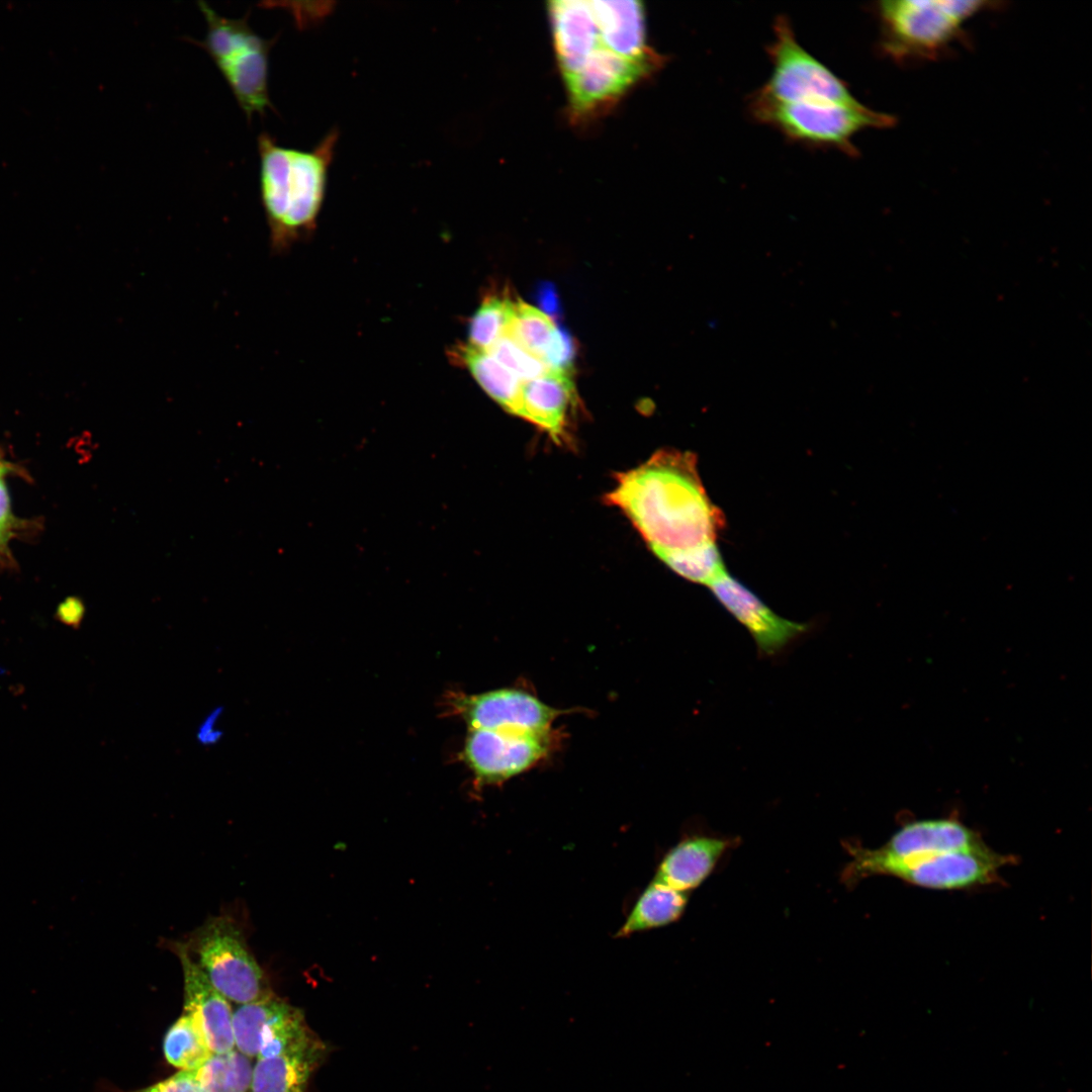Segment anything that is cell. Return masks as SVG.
<instances>
[{
    "mask_svg": "<svg viewBox=\"0 0 1092 1092\" xmlns=\"http://www.w3.org/2000/svg\"><path fill=\"white\" fill-rule=\"evenodd\" d=\"M605 500L631 521L653 549H685L716 539L724 516L701 481L697 456L661 449L621 472Z\"/></svg>",
    "mask_w": 1092,
    "mask_h": 1092,
    "instance_id": "cell-1",
    "label": "cell"
},
{
    "mask_svg": "<svg viewBox=\"0 0 1092 1092\" xmlns=\"http://www.w3.org/2000/svg\"><path fill=\"white\" fill-rule=\"evenodd\" d=\"M338 139L332 129L312 150L302 151L280 146L268 132L259 134L260 198L275 251L315 230Z\"/></svg>",
    "mask_w": 1092,
    "mask_h": 1092,
    "instance_id": "cell-2",
    "label": "cell"
},
{
    "mask_svg": "<svg viewBox=\"0 0 1092 1092\" xmlns=\"http://www.w3.org/2000/svg\"><path fill=\"white\" fill-rule=\"evenodd\" d=\"M842 845L850 856L841 872V882L847 888L872 876H890L928 889H967L995 882L999 870L1014 858L991 847L970 852L923 847L886 855L857 841Z\"/></svg>",
    "mask_w": 1092,
    "mask_h": 1092,
    "instance_id": "cell-3",
    "label": "cell"
},
{
    "mask_svg": "<svg viewBox=\"0 0 1092 1092\" xmlns=\"http://www.w3.org/2000/svg\"><path fill=\"white\" fill-rule=\"evenodd\" d=\"M748 109L752 118L770 126L792 143L838 150L857 155L852 139L868 128L891 126L892 115L875 111L859 101L853 103H784L751 95Z\"/></svg>",
    "mask_w": 1092,
    "mask_h": 1092,
    "instance_id": "cell-4",
    "label": "cell"
},
{
    "mask_svg": "<svg viewBox=\"0 0 1092 1092\" xmlns=\"http://www.w3.org/2000/svg\"><path fill=\"white\" fill-rule=\"evenodd\" d=\"M197 5L207 24L199 46L224 78L248 120L254 114L274 109L268 87L269 54L274 39L263 38L254 31L248 15L228 18L203 1Z\"/></svg>",
    "mask_w": 1092,
    "mask_h": 1092,
    "instance_id": "cell-5",
    "label": "cell"
},
{
    "mask_svg": "<svg viewBox=\"0 0 1092 1092\" xmlns=\"http://www.w3.org/2000/svg\"><path fill=\"white\" fill-rule=\"evenodd\" d=\"M593 15L586 39L573 59L559 68L570 114L576 121L604 113L662 65L637 61L613 50L602 36L594 11Z\"/></svg>",
    "mask_w": 1092,
    "mask_h": 1092,
    "instance_id": "cell-6",
    "label": "cell"
},
{
    "mask_svg": "<svg viewBox=\"0 0 1092 1092\" xmlns=\"http://www.w3.org/2000/svg\"><path fill=\"white\" fill-rule=\"evenodd\" d=\"M986 1L891 0L876 7L881 48L896 60L930 58L954 40L965 22L985 9Z\"/></svg>",
    "mask_w": 1092,
    "mask_h": 1092,
    "instance_id": "cell-7",
    "label": "cell"
},
{
    "mask_svg": "<svg viewBox=\"0 0 1092 1092\" xmlns=\"http://www.w3.org/2000/svg\"><path fill=\"white\" fill-rule=\"evenodd\" d=\"M180 942L192 962L230 1002L241 1005L272 992L243 929L230 916L209 917L186 941Z\"/></svg>",
    "mask_w": 1092,
    "mask_h": 1092,
    "instance_id": "cell-8",
    "label": "cell"
},
{
    "mask_svg": "<svg viewBox=\"0 0 1092 1092\" xmlns=\"http://www.w3.org/2000/svg\"><path fill=\"white\" fill-rule=\"evenodd\" d=\"M766 53L771 72L753 95L784 103L858 101L843 80L799 43L787 16L776 18Z\"/></svg>",
    "mask_w": 1092,
    "mask_h": 1092,
    "instance_id": "cell-9",
    "label": "cell"
},
{
    "mask_svg": "<svg viewBox=\"0 0 1092 1092\" xmlns=\"http://www.w3.org/2000/svg\"><path fill=\"white\" fill-rule=\"evenodd\" d=\"M549 746L550 733L469 729L462 757L478 785H495L532 768Z\"/></svg>",
    "mask_w": 1092,
    "mask_h": 1092,
    "instance_id": "cell-10",
    "label": "cell"
},
{
    "mask_svg": "<svg viewBox=\"0 0 1092 1092\" xmlns=\"http://www.w3.org/2000/svg\"><path fill=\"white\" fill-rule=\"evenodd\" d=\"M450 706L469 729L549 734L561 711L531 693L502 688L475 695H453Z\"/></svg>",
    "mask_w": 1092,
    "mask_h": 1092,
    "instance_id": "cell-11",
    "label": "cell"
},
{
    "mask_svg": "<svg viewBox=\"0 0 1092 1092\" xmlns=\"http://www.w3.org/2000/svg\"><path fill=\"white\" fill-rule=\"evenodd\" d=\"M235 1048L252 1058L278 1054L312 1030L303 1012L273 992L233 1011Z\"/></svg>",
    "mask_w": 1092,
    "mask_h": 1092,
    "instance_id": "cell-12",
    "label": "cell"
},
{
    "mask_svg": "<svg viewBox=\"0 0 1092 1092\" xmlns=\"http://www.w3.org/2000/svg\"><path fill=\"white\" fill-rule=\"evenodd\" d=\"M709 587L720 605L750 634L760 655L780 653L809 630L806 623L791 621L776 614L728 572Z\"/></svg>",
    "mask_w": 1092,
    "mask_h": 1092,
    "instance_id": "cell-13",
    "label": "cell"
},
{
    "mask_svg": "<svg viewBox=\"0 0 1092 1092\" xmlns=\"http://www.w3.org/2000/svg\"><path fill=\"white\" fill-rule=\"evenodd\" d=\"M180 961L183 974L184 1009L201 1029L212 1053L235 1049L233 1010L230 1001L208 981L192 962L180 941L170 942Z\"/></svg>",
    "mask_w": 1092,
    "mask_h": 1092,
    "instance_id": "cell-14",
    "label": "cell"
},
{
    "mask_svg": "<svg viewBox=\"0 0 1092 1092\" xmlns=\"http://www.w3.org/2000/svg\"><path fill=\"white\" fill-rule=\"evenodd\" d=\"M738 843L736 837L709 833L688 835L665 852L653 880L689 893L702 885L726 852Z\"/></svg>",
    "mask_w": 1092,
    "mask_h": 1092,
    "instance_id": "cell-15",
    "label": "cell"
},
{
    "mask_svg": "<svg viewBox=\"0 0 1092 1092\" xmlns=\"http://www.w3.org/2000/svg\"><path fill=\"white\" fill-rule=\"evenodd\" d=\"M329 1053V1045L311 1031L278 1054L257 1058L250 1092H308Z\"/></svg>",
    "mask_w": 1092,
    "mask_h": 1092,
    "instance_id": "cell-16",
    "label": "cell"
},
{
    "mask_svg": "<svg viewBox=\"0 0 1092 1092\" xmlns=\"http://www.w3.org/2000/svg\"><path fill=\"white\" fill-rule=\"evenodd\" d=\"M575 398L571 372L548 370L523 382L516 416L536 425L560 443L565 439L567 419Z\"/></svg>",
    "mask_w": 1092,
    "mask_h": 1092,
    "instance_id": "cell-17",
    "label": "cell"
},
{
    "mask_svg": "<svg viewBox=\"0 0 1092 1092\" xmlns=\"http://www.w3.org/2000/svg\"><path fill=\"white\" fill-rule=\"evenodd\" d=\"M688 901L689 893L652 880L635 901L616 937H628L677 921L684 914Z\"/></svg>",
    "mask_w": 1092,
    "mask_h": 1092,
    "instance_id": "cell-18",
    "label": "cell"
},
{
    "mask_svg": "<svg viewBox=\"0 0 1092 1092\" xmlns=\"http://www.w3.org/2000/svg\"><path fill=\"white\" fill-rule=\"evenodd\" d=\"M453 358L466 366L481 388L506 412L517 413L523 381L486 351L464 343L452 350Z\"/></svg>",
    "mask_w": 1092,
    "mask_h": 1092,
    "instance_id": "cell-19",
    "label": "cell"
},
{
    "mask_svg": "<svg viewBox=\"0 0 1092 1092\" xmlns=\"http://www.w3.org/2000/svg\"><path fill=\"white\" fill-rule=\"evenodd\" d=\"M254 1063L235 1048L212 1053L192 1072L203 1092H250Z\"/></svg>",
    "mask_w": 1092,
    "mask_h": 1092,
    "instance_id": "cell-20",
    "label": "cell"
},
{
    "mask_svg": "<svg viewBox=\"0 0 1092 1092\" xmlns=\"http://www.w3.org/2000/svg\"><path fill=\"white\" fill-rule=\"evenodd\" d=\"M651 551L675 573L693 582L709 586L727 572L715 541L685 549Z\"/></svg>",
    "mask_w": 1092,
    "mask_h": 1092,
    "instance_id": "cell-21",
    "label": "cell"
},
{
    "mask_svg": "<svg viewBox=\"0 0 1092 1092\" xmlns=\"http://www.w3.org/2000/svg\"><path fill=\"white\" fill-rule=\"evenodd\" d=\"M163 1053L166 1061L178 1070H194L212 1054L201 1029L186 1012L165 1032Z\"/></svg>",
    "mask_w": 1092,
    "mask_h": 1092,
    "instance_id": "cell-22",
    "label": "cell"
},
{
    "mask_svg": "<svg viewBox=\"0 0 1092 1092\" xmlns=\"http://www.w3.org/2000/svg\"><path fill=\"white\" fill-rule=\"evenodd\" d=\"M557 328L544 311L522 300H516L505 333L543 362L545 351Z\"/></svg>",
    "mask_w": 1092,
    "mask_h": 1092,
    "instance_id": "cell-23",
    "label": "cell"
},
{
    "mask_svg": "<svg viewBox=\"0 0 1092 1092\" xmlns=\"http://www.w3.org/2000/svg\"><path fill=\"white\" fill-rule=\"evenodd\" d=\"M513 305L514 301L508 297L495 294L485 297L470 320L464 344L478 350L488 349L505 333Z\"/></svg>",
    "mask_w": 1092,
    "mask_h": 1092,
    "instance_id": "cell-24",
    "label": "cell"
},
{
    "mask_svg": "<svg viewBox=\"0 0 1092 1092\" xmlns=\"http://www.w3.org/2000/svg\"><path fill=\"white\" fill-rule=\"evenodd\" d=\"M493 356L523 382L536 378L549 369L538 358L521 347L504 333L488 349L482 350Z\"/></svg>",
    "mask_w": 1092,
    "mask_h": 1092,
    "instance_id": "cell-25",
    "label": "cell"
},
{
    "mask_svg": "<svg viewBox=\"0 0 1092 1092\" xmlns=\"http://www.w3.org/2000/svg\"><path fill=\"white\" fill-rule=\"evenodd\" d=\"M574 355L573 342L569 335L557 328L543 356V362L549 370L570 372Z\"/></svg>",
    "mask_w": 1092,
    "mask_h": 1092,
    "instance_id": "cell-26",
    "label": "cell"
},
{
    "mask_svg": "<svg viewBox=\"0 0 1092 1092\" xmlns=\"http://www.w3.org/2000/svg\"><path fill=\"white\" fill-rule=\"evenodd\" d=\"M125 1092H203L192 1070H179L152 1085Z\"/></svg>",
    "mask_w": 1092,
    "mask_h": 1092,
    "instance_id": "cell-27",
    "label": "cell"
},
{
    "mask_svg": "<svg viewBox=\"0 0 1092 1092\" xmlns=\"http://www.w3.org/2000/svg\"><path fill=\"white\" fill-rule=\"evenodd\" d=\"M85 608L81 600L68 598L60 604L57 610V618L64 624L77 628L82 622Z\"/></svg>",
    "mask_w": 1092,
    "mask_h": 1092,
    "instance_id": "cell-28",
    "label": "cell"
},
{
    "mask_svg": "<svg viewBox=\"0 0 1092 1092\" xmlns=\"http://www.w3.org/2000/svg\"><path fill=\"white\" fill-rule=\"evenodd\" d=\"M11 521L10 502L5 483L0 478V527L8 528Z\"/></svg>",
    "mask_w": 1092,
    "mask_h": 1092,
    "instance_id": "cell-29",
    "label": "cell"
},
{
    "mask_svg": "<svg viewBox=\"0 0 1092 1092\" xmlns=\"http://www.w3.org/2000/svg\"><path fill=\"white\" fill-rule=\"evenodd\" d=\"M7 537H8V528L0 527V549L2 548V546L7 541Z\"/></svg>",
    "mask_w": 1092,
    "mask_h": 1092,
    "instance_id": "cell-30",
    "label": "cell"
},
{
    "mask_svg": "<svg viewBox=\"0 0 1092 1092\" xmlns=\"http://www.w3.org/2000/svg\"><path fill=\"white\" fill-rule=\"evenodd\" d=\"M7 471V466L0 460V478Z\"/></svg>",
    "mask_w": 1092,
    "mask_h": 1092,
    "instance_id": "cell-31",
    "label": "cell"
}]
</instances>
